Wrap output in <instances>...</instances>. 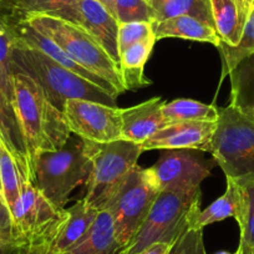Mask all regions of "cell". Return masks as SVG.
<instances>
[{
    "label": "cell",
    "instance_id": "obj_18",
    "mask_svg": "<svg viewBox=\"0 0 254 254\" xmlns=\"http://www.w3.org/2000/svg\"><path fill=\"white\" fill-rule=\"evenodd\" d=\"M246 212V194L244 190L236 180L227 178V190L219 198L206 209H201L196 214L192 228L203 229L204 227L227 218H234L241 224Z\"/></svg>",
    "mask_w": 254,
    "mask_h": 254
},
{
    "label": "cell",
    "instance_id": "obj_10",
    "mask_svg": "<svg viewBox=\"0 0 254 254\" xmlns=\"http://www.w3.org/2000/svg\"><path fill=\"white\" fill-rule=\"evenodd\" d=\"M64 116L74 135L97 143L122 138L121 109L82 99H70L64 106Z\"/></svg>",
    "mask_w": 254,
    "mask_h": 254
},
{
    "label": "cell",
    "instance_id": "obj_31",
    "mask_svg": "<svg viewBox=\"0 0 254 254\" xmlns=\"http://www.w3.org/2000/svg\"><path fill=\"white\" fill-rule=\"evenodd\" d=\"M119 24L143 21L151 23L156 20L155 10L147 0H115Z\"/></svg>",
    "mask_w": 254,
    "mask_h": 254
},
{
    "label": "cell",
    "instance_id": "obj_1",
    "mask_svg": "<svg viewBox=\"0 0 254 254\" xmlns=\"http://www.w3.org/2000/svg\"><path fill=\"white\" fill-rule=\"evenodd\" d=\"M14 109L25 137L33 170L36 156L40 152L60 150L70 138L71 131L64 112L49 101L40 85L21 72H14Z\"/></svg>",
    "mask_w": 254,
    "mask_h": 254
},
{
    "label": "cell",
    "instance_id": "obj_25",
    "mask_svg": "<svg viewBox=\"0 0 254 254\" xmlns=\"http://www.w3.org/2000/svg\"><path fill=\"white\" fill-rule=\"evenodd\" d=\"M15 5L25 16H51L82 26L77 0H15Z\"/></svg>",
    "mask_w": 254,
    "mask_h": 254
},
{
    "label": "cell",
    "instance_id": "obj_22",
    "mask_svg": "<svg viewBox=\"0 0 254 254\" xmlns=\"http://www.w3.org/2000/svg\"><path fill=\"white\" fill-rule=\"evenodd\" d=\"M156 41L157 40L153 35L128 46L120 54V71L126 91L142 89L151 84L150 80L145 77V66Z\"/></svg>",
    "mask_w": 254,
    "mask_h": 254
},
{
    "label": "cell",
    "instance_id": "obj_34",
    "mask_svg": "<svg viewBox=\"0 0 254 254\" xmlns=\"http://www.w3.org/2000/svg\"><path fill=\"white\" fill-rule=\"evenodd\" d=\"M0 238L3 239H14L13 233V221H11V213L6 206L3 198V194L0 192Z\"/></svg>",
    "mask_w": 254,
    "mask_h": 254
},
{
    "label": "cell",
    "instance_id": "obj_32",
    "mask_svg": "<svg viewBox=\"0 0 254 254\" xmlns=\"http://www.w3.org/2000/svg\"><path fill=\"white\" fill-rule=\"evenodd\" d=\"M151 36H153L152 24L151 23L133 21V23L119 24V35H117L119 53L121 54L128 46L151 38Z\"/></svg>",
    "mask_w": 254,
    "mask_h": 254
},
{
    "label": "cell",
    "instance_id": "obj_24",
    "mask_svg": "<svg viewBox=\"0 0 254 254\" xmlns=\"http://www.w3.org/2000/svg\"><path fill=\"white\" fill-rule=\"evenodd\" d=\"M214 26L222 41L237 45L243 34L247 18L242 14L236 0H211Z\"/></svg>",
    "mask_w": 254,
    "mask_h": 254
},
{
    "label": "cell",
    "instance_id": "obj_35",
    "mask_svg": "<svg viewBox=\"0 0 254 254\" xmlns=\"http://www.w3.org/2000/svg\"><path fill=\"white\" fill-rule=\"evenodd\" d=\"M20 254H65L51 248V241L26 242L20 244Z\"/></svg>",
    "mask_w": 254,
    "mask_h": 254
},
{
    "label": "cell",
    "instance_id": "obj_13",
    "mask_svg": "<svg viewBox=\"0 0 254 254\" xmlns=\"http://www.w3.org/2000/svg\"><path fill=\"white\" fill-rule=\"evenodd\" d=\"M14 43L21 44V45L29 46V48H33L41 51V53H44L45 55H48L49 58L55 60L58 64H60L61 66L66 67L67 70L72 71L74 74L89 80L90 82L95 84L96 86H99L100 89H102L104 91H106L107 94L111 95V96L116 97V99L120 95L119 92H117V90L115 89L109 81H106V80H104L102 77L95 75L94 72L85 69V67L81 66L79 63H76L74 59L70 58L58 44L54 43L51 39H49L48 36L41 34L40 31L36 30L35 28H33V26L25 20V15H21L20 18L16 20L15 25H14Z\"/></svg>",
    "mask_w": 254,
    "mask_h": 254
},
{
    "label": "cell",
    "instance_id": "obj_16",
    "mask_svg": "<svg viewBox=\"0 0 254 254\" xmlns=\"http://www.w3.org/2000/svg\"><path fill=\"white\" fill-rule=\"evenodd\" d=\"M82 28L91 34L120 66L119 21L97 0H77Z\"/></svg>",
    "mask_w": 254,
    "mask_h": 254
},
{
    "label": "cell",
    "instance_id": "obj_8",
    "mask_svg": "<svg viewBox=\"0 0 254 254\" xmlns=\"http://www.w3.org/2000/svg\"><path fill=\"white\" fill-rule=\"evenodd\" d=\"M160 192V185L152 167L136 166L107 204L106 209L112 214L122 251L147 218Z\"/></svg>",
    "mask_w": 254,
    "mask_h": 254
},
{
    "label": "cell",
    "instance_id": "obj_39",
    "mask_svg": "<svg viewBox=\"0 0 254 254\" xmlns=\"http://www.w3.org/2000/svg\"><path fill=\"white\" fill-rule=\"evenodd\" d=\"M100 4H101L102 6H105V8L107 9V10L110 11V13L112 14V15L115 16V18L117 19V15H116V5H115V0H97Z\"/></svg>",
    "mask_w": 254,
    "mask_h": 254
},
{
    "label": "cell",
    "instance_id": "obj_15",
    "mask_svg": "<svg viewBox=\"0 0 254 254\" xmlns=\"http://www.w3.org/2000/svg\"><path fill=\"white\" fill-rule=\"evenodd\" d=\"M0 142L10 152L18 166L21 180L33 183L34 176L30 165L25 137L13 104L0 90Z\"/></svg>",
    "mask_w": 254,
    "mask_h": 254
},
{
    "label": "cell",
    "instance_id": "obj_36",
    "mask_svg": "<svg viewBox=\"0 0 254 254\" xmlns=\"http://www.w3.org/2000/svg\"><path fill=\"white\" fill-rule=\"evenodd\" d=\"M0 254H20V243L14 239L0 238Z\"/></svg>",
    "mask_w": 254,
    "mask_h": 254
},
{
    "label": "cell",
    "instance_id": "obj_42",
    "mask_svg": "<svg viewBox=\"0 0 254 254\" xmlns=\"http://www.w3.org/2000/svg\"><path fill=\"white\" fill-rule=\"evenodd\" d=\"M252 254H254V252H253V253H252Z\"/></svg>",
    "mask_w": 254,
    "mask_h": 254
},
{
    "label": "cell",
    "instance_id": "obj_3",
    "mask_svg": "<svg viewBox=\"0 0 254 254\" xmlns=\"http://www.w3.org/2000/svg\"><path fill=\"white\" fill-rule=\"evenodd\" d=\"M91 160L84 138L71 133L58 151L40 152L33 163L34 186L59 209H65L72 190L87 183Z\"/></svg>",
    "mask_w": 254,
    "mask_h": 254
},
{
    "label": "cell",
    "instance_id": "obj_38",
    "mask_svg": "<svg viewBox=\"0 0 254 254\" xmlns=\"http://www.w3.org/2000/svg\"><path fill=\"white\" fill-rule=\"evenodd\" d=\"M236 1L238 4L239 9H241L242 14L248 19L249 13L254 8V0H236Z\"/></svg>",
    "mask_w": 254,
    "mask_h": 254
},
{
    "label": "cell",
    "instance_id": "obj_43",
    "mask_svg": "<svg viewBox=\"0 0 254 254\" xmlns=\"http://www.w3.org/2000/svg\"><path fill=\"white\" fill-rule=\"evenodd\" d=\"M0 192H1V190H0Z\"/></svg>",
    "mask_w": 254,
    "mask_h": 254
},
{
    "label": "cell",
    "instance_id": "obj_41",
    "mask_svg": "<svg viewBox=\"0 0 254 254\" xmlns=\"http://www.w3.org/2000/svg\"><path fill=\"white\" fill-rule=\"evenodd\" d=\"M147 1H150V3H151V1H152V0H147Z\"/></svg>",
    "mask_w": 254,
    "mask_h": 254
},
{
    "label": "cell",
    "instance_id": "obj_30",
    "mask_svg": "<svg viewBox=\"0 0 254 254\" xmlns=\"http://www.w3.org/2000/svg\"><path fill=\"white\" fill-rule=\"evenodd\" d=\"M246 194V212L241 224V239L237 254H252L254 252V178L237 181Z\"/></svg>",
    "mask_w": 254,
    "mask_h": 254
},
{
    "label": "cell",
    "instance_id": "obj_4",
    "mask_svg": "<svg viewBox=\"0 0 254 254\" xmlns=\"http://www.w3.org/2000/svg\"><path fill=\"white\" fill-rule=\"evenodd\" d=\"M201 201V190H161L147 218L121 254H136L156 243L172 246L183 232L192 228Z\"/></svg>",
    "mask_w": 254,
    "mask_h": 254
},
{
    "label": "cell",
    "instance_id": "obj_28",
    "mask_svg": "<svg viewBox=\"0 0 254 254\" xmlns=\"http://www.w3.org/2000/svg\"><path fill=\"white\" fill-rule=\"evenodd\" d=\"M222 56L223 70H222V79L232 71L234 67L247 56L254 54V8L249 13L247 23L244 25L243 34L237 45L232 46L221 40L217 46Z\"/></svg>",
    "mask_w": 254,
    "mask_h": 254
},
{
    "label": "cell",
    "instance_id": "obj_19",
    "mask_svg": "<svg viewBox=\"0 0 254 254\" xmlns=\"http://www.w3.org/2000/svg\"><path fill=\"white\" fill-rule=\"evenodd\" d=\"M121 252L111 212L101 209L86 236L65 254H121Z\"/></svg>",
    "mask_w": 254,
    "mask_h": 254
},
{
    "label": "cell",
    "instance_id": "obj_26",
    "mask_svg": "<svg viewBox=\"0 0 254 254\" xmlns=\"http://www.w3.org/2000/svg\"><path fill=\"white\" fill-rule=\"evenodd\" d=\"M151 5L155 10V21L188 15L216 28L212 16L211 0H152Z\"/></svg>",
    "mask_w": 254,
    "mask_h": 254
},
{
    "label": "cell",
    "instance_id": "obj_6",
    "mask_svg": "<svg viewBox=\"0 0 254 254\" xmlns=\"http://www.w3.org/2000/svg\"><path fill=\"white\" fill-rule=\"evenodd\" d=\"M85 145L91 160V173L84 199L101 211L126 182L143 151L138 143L122 138L107 143L85 140Z\"/></svg>",
    "mask_w": 254,
    "mask_h": 254
},
{
    "label": "cell",
    "instance_id": "obj_20",
    "mask_svg": "<svg viewBox=\"0 0 254 254\" xmlns=\"http://www.w3.org/2000/svg\"><path fill=\"white\" fill-rule=\"evenodd\" d=\"M97 214L99 209L87 204L84 198L66 208V217L51 243V248L60 253L70 251L86 236Z\"/></svg>",
    "mask_w": 254,
    "mask_h": 254
},
{
    "label": "cell",
    "instance_id": "obj_27",
    "mask_svg": "<svg viewBox=\"0 0 254 254\" xmlns=\"http://www.w3.org/2000/svg\"><path fill=\"white\" fill-rule=\"evenodd\" d=\"M162 112L163 116L171 122H217L219 117V109H217L214 105L203 104L190 99H177L171 102H166Z\"/></svg>",
    "mask_w": 254,
    "mask_h": 254
},
{
    "label": "cell",
    "instance_id": "obj_12",
    "mask_svg": "<svg viewBox=\"0 0 254 254\" xmlns=\"http://www.w3.org/2000/svg\"><path fill=\"white\" fill-rule=\"evenodd\" d=\"M217 122L181 121L171 122L141 143L142 151L151 150H198L211 151Z\"/></svg>",
    "mask_w": 254,
    "mask_h": 254
},
{
    "label": "cell",
    "instance_id": "obj_5",
    "mask_svg": "<svg viewBox=\"0 0 254 254\" xmlns=\"http://www.w3.org/2000/svg\"><path fill=\"white\" fill-rule=\"evenodd\" d=\"M25 20L58 44L81 66L109 81L119 94L126 91L119 64L112 60L101 44L82 26L51 16L30 15Z\"/></svg>",
    "mask_w": 254,
    "mask_h": 254
},
{
    "label": "cell",
    "instance_id": "obj_11",
    "mask_svg": "<svg viewBox=\"0 0 254 254\" xmlns=\"http://www.w3.org/2000/svg\"><path fill=\"white\" fill-rule=\"evenodd\" d=\"M214 160H207L198 150H162L152 170L161 190H196L209 177Z\"/></svg>",
    "mask_w": 254,
    "mask_h": 254
},
{
    "label": "cell",
    "instance_id": "obj_33",
    "mask_svg": "<svg viewBox=\"0 0 254 254\" xmlns=\"http://www.w3.org/2000/svg\"><path fill=\"white\" fill-rule=\"evenodd\" d=\"M167 254H207L203 229L188 228L173 242Z\"/></svg>",
    "mask_w": 254,
    "mask_h": 254
},
{
    "label": "cell",
    "instance_id": "obj_9",
    "mask_svg": "<svg viewBox=\"0 0 254 254\" xmlns=\"http://www.w3.org/2000/svg\"><path fill=\"white\" fill-rule=\"evenodd\" d=\"M66 217V208L59 209L44 197L34 183L21 180L20 196L11 211L14 238L19 243L51 241Z\"/></svg>",
    "mask_w": 254,
    "mask_h": 254
},
{
    "label": "cell",
    "instance_id": "obj_14",
    "mask_svg": "<svg viewBox=\"0 0 254 254\" xmlns=\"http://www.w3.org/2000/svg\"><path fill=\"white\" fill-rule=\"evenodd\" d=\"M165 104L161 97H152L136 106L121 109L122 140L141 145L170 125L171 121L162 112Z\"/></svg>",
    "mask_w": 254,
    "mask_h": 254
},
{
    "label": "cell",
    "instance_id": "obj_7",
    "mask_svg": "<svg viewBox=\"0 0 254 254\" xmlns=\"http://www.w3.org/2000/svg\"><path fill=\"white\" fill-rule=\"evenodd\" d=\"M209 152L227 178H254V121L231 105L219 110Z\"/></svg>",
    "mask_w": 254,
    "mask_h": 254
},
{
    "label": "cell",
    "instance_id": "obj_29",
    "mask_svg": "<svg viewBox=\"0 0 254 254\" xmlns=\"http://www.w3.org/2000/svg\"><path fill=\"white\" fill-rule=\"evenodd\" d=\"M20 185L18 166L10 152L0 142V190L10 213L20 196Z\"/></svg>",
    "mask_w": 254,
    "mask_h": 254
},
{
    "label": "cell",
    "instance_id": "obj_17",
    "mask_svg": "<svg viewBox=\"0 0 254 254\" xmlns=\"http://www.w3.org/2000/svg\"><path fill=\"white\" fill-rule=\"evenodd\" d=\"M23 14L15 0H0V90L14 106V25Z\"/></svg>",
    "mask_w": 254,
    "mask_h": 254
},
{
    "label": "cell",
    "instance_id": "obj_40",
    "mask_svg": "<svg viewBox=\"0 0 254 254\" xmlns=\"http://www.w3.org/2000/svg\"><path fill=\"white\" fill-rule=\"evenodd\" d=\"M216 254H237V252H236V253H231V252L222 251V252H218V253H216Z\"/></svg>",
    "mask_w": 254,
    "mask_h": 254
},
{
    "label": "cell",
    "instance_id": "obj_2",
    "mask_svg": "<svg viewBox=\"0 0 254 254\" xmlns=\"http://www.w3.org/2000/svg\"><path fill=\"white\" fill-rule=\"evenodd\" d=\"M14 72H21L35 80L45 92L49 101L63 111L70 99H82L116 107V97L111 96L90 82L89 80L74 74L61 66L48 55L36 49L14 43Z\"/></svg>",
    "mask_w": 254,
    "mask_h": 254
},
{
    "label": "cell",
    "instance_id": "obj_23",
    "mask_svg": "<svg viewBox=\"0 0 254 254\" xmlns=\"http://www.w3.org/2000/svg\"><path fill=\"white\" fill-rule=\"evenodd\" d=\"M231 79V106L254 121V54L229 72Z\"/></svg>",
    "mask_w": 254,
    "mask_h": 254
},
{
    "label": "cell",
    "instance_id": "obj_37",
    "mask_svg": "<svg viewBox=\"0 0 254 254\" xmlns=\"http://www.w3.org/2000/svg\"><path fill=\"white\" fill-rule=\"evenodd\" d=\"M170 247H171L170 244L156 243V244H152V246L147 247L146 249H143V251L138 252V253L136 254H167Z\"/></svg>",
    "mask_w": 254,
    "mask_h": 254
},
{
    "label": "cell",
    "instance_id": "obj_21",
    "mask_svg": "<svg viewBox=\"0 0 254 254\" xmlns=\"http://www.w3.org/2000/svg\"><path fill=\"white\" fill-rule=\"evenodd\" d=\"M152 30L156 40L166 38L186 39V40L209 43L216 48L221 43V38H219L216 28L199 20V19L188 15L153 21Z\"/></svg>",
    "mask_w": 254,
    "mask_h": 254
}]
</instances>
